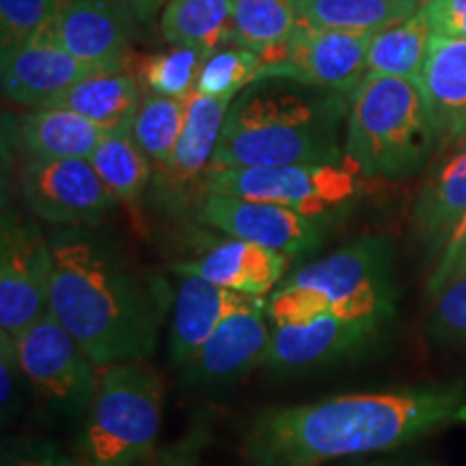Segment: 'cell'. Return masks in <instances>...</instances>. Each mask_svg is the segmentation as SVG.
I'll return each instance as SVG.
<instances>
[{
    "label": "cell",
    "mask_w": 466,
    "mask_h": 466,
    "mask_svg": "<svg viewBox=\"0 0 466 466\" xmlns=\"http://www.w3.org/2000/svg\"><path fill=\"white\" fill-rule=\"evenodd\" d=\"M350 97L289 78H259L227 110L212 171L341 165Z\"/></svg>",
    "instance_id": "cell-3"
},
{
    "label": "cell",
    "mask_w": 466,
    "mask_h": 466,
    "mask_svg": "<svg viewBox=\"0 0 466 466\" xmlns=\"http://www.w3.org/2000/svg\"><path fill=\"white\" fill-rule=\"evenodd\" d=\"M14 339L28 389L46 406L61 415H80L91 406L96 365L50 311Z\"/></svg>",
    "instance_id": "cell-9"
},
{
    "label": "cell",
    "mask_w": 466,
    "mask_h": 466,
    "mask_svg": "<svg viewBox=\"0 0 466 466\" xmlns=\"http://www.w3.org/2000/svg\"><path fill=\"white\" fill-rule=\"evenodd\" d=\"M233 46L261 56L272 55L300 31L302 20L291 0H229Z\"/></svg>",
    "instance_id": "cell-28"
},
{
    "label": "cell",
    "mask_w": 466,
    "mask_h": 466,
    "mask_svg": "<svg viewBox=\"0 0 466 466\" xmlns=\"http://www.w3.org/2000/svg\"><path fill=\"white\" fill-rule=\"evenodd\" d=\"M441 138L419 80L365 76L350 96L343 156L360 177L404 179L421 171Z\"/></svg>",
    "instance_id": "cell-5"
},
{
    "label": "cell",
    "mask_w": 466,
    "mask_h": 466,
    "mask_svg": "<svg viewBox=\"0 0 466 466\" xmlns=\"http://www.w3.org/2000/svg\"><path fill=\"white\" fill-rule=\"evenodd\" d=\"M50 313L96 367L145 360L165 322L167 283L138 270L96 227H52Z\"/></svg>",
    "instance_id": "cell-2"
},
{
    "label": "cell",
    "mask_w": 466,
    "mask_h": 466,
    "mask_svg": "<svg viewBox=\"0 0 466 466\" xmlns=\"http://www.w3.org/2000/svg\"><path fill=\"white\" fill-rule=\"evenodd\" d=\"M253 296L231 291L199 277H184L173 296V319L168 333V359L184 367L231 313Z\"/></svg>",
    "instance_id": "cell-19"
},
{
    "label": "cell",
    "mask_w": 466,
    "mask_h": 466,
    "mask_svg": "<svg viewBox=\"0 0 466 466\" xmlns=\"http://www.w3.org/2000/svg\"><path fill=\"white\" fill-rule=\"evenodd\" d=\"M15 143L26 158L89 160L106 132L66 108H33L15 124Z\"/></svg>",
    "instance_id": "cell-22"
},
{
    "label": "cell",
    "mask_w": 466,
    "mask_h": 466,
    "mask_svg": "<svg viewBox=\"0 0 466 466\" xmlns=\"http://www.w3.org/2000/svg\"><path fill=\"white\" fill-rule=\"evenodd\" d=\"M419 85L441 147L466 137V42L432 35Z\"/></svg>",
    "instance_id": "cell-20"
},
{
    "label": "cell",
    "mask_w": 466,
    "mask_h": 466,
    "mask_svg": "<svg viewBox=\"0 0 466 466\" xmlns=\"http://www.w3.org/2000/svg\"><path fill=\"white\" fill-rule=\"evenodd\" d=\"M387 326L352 322L335 313L300 326L272 329L261 367L270 371H305L359 357L380 339Z\"/></svg>",
    "instance_id": "cell-14"
},
{
    "label": "cell",
    "mask_w": 466,
    "mask_h": 466,
    "mask_svg": "<svg viewBox=\"0 0 466 466\" xmlns=\"http://www.w3.org/2000/svg\"><path fill=\"white\" fill-rule=\"evenodd\" d=\"M428 175L412 206L417 240L428 253H441L445 242L466 214V137Z\"/></svg>",
    "instance_id": "cell-21"
},
{
    "label": "cell",
    "mask_w": 466,
    "mask_h": 466,
    "mask_svg": "<svg viewBox=\"0 0 466 466\" xmlns=\"http://www.w3.org/2000/svg\"><path fill=\"white\" fill-rule=\"evenodd\" d=\"M162 37L171 46H186L209 56L233 37L229 0H168L160 14Z\"/></svg>",
    "instance_id": "cell-24"
},
{
    "label": "cell",
    "mask_w": 466,
    "mask_h": 466,
    "mask_svg": "<svg viewBox=\"0 0 466 466\" xmlns=\"http://www.w3.org/2000/svg\"><path fill=\"white\" fill-rule=\"evenodd\" d=\"M52 248L35 220L5 208L0 225V333L22 335L50 311Z\"/></svg>",
    "instance_id": "cell-10"
},
{
    "label": "cell",
    "mask_w": 466,
    "mask_h": 466,
    "mask_svg": "<svg viewBox=\"0 0 466 466\" xmlns=\"http://www.w3.org/2000/svg\"><path fill=\"white\" fill-rule=\"evenodd\" d=\"M132 20L137 17L127 0H63L48 33L86 66L121 72L130 50Z\"/></svg>",
    "instance_id": "cell-16"
},
{
    "label": "cell",
    "mask_w": 466,
    "mask_h": 466,
    "mask_svg": "<svg viewBox=\"0 0 466 466\" xmlns=\"http://www.w3.org/2000/svg\"><path fill=\"white\" fill-rule=\"evenodd\" d=\"M466 275V214L439 253L432 275L428 279V296L439 299L447 285Z\"/></svg>",
    "instance_id": "cell-34"
},
{
    "label": "cell",
    "mask_w": 466,
    "mask_h": 466,
    "mask_svg": "<svg viewBox=\"0 0 466 466\" xmlns=\"http://www.w3.org/2000/svg\"><path fill=\"white\" fill-rule=\"evenodd\" d=\"M370 466H400V464H384V462H378V464H370Z\"/></svg>",
    "instance_id": "cell-39"
},
{
    "label": "cell",
    "mask_w": 466,
    "mask_h": 466,
    "mask_svg": "<svg viewBox=\"0 0 466 466\" xmlns=\"http://www.w3.org/2000/svg\"><path fill=\"white\" fill-rule=\"evenodd\" d=\"M173 270L182 277L206 279L218 288L247 296H266L281 285L288 258L259 244L229 238L214 244L197 259L182 261Z\"/></svg>",
    "instance_id": "cell-18"
},
{
    "label": "cell",
    "mask_w": 466,
    "mask_h": 466,
    "mask_svg": "<svg viewBox=\"0 0 466 466\" xmlns=\"http://www.w3.org/2000/svg\"><path fill=\"white\" fill-rule=\"evenodd\" d=\"M63 0H0V46L11 50L50 28Z\"/></svg>",
    "instance_id": "cell-32"
},
{
    "label": "cell",
    "mask_w": 466,
    "mask_h": 466,
    "mask_svg": "<svg viewBox=\"0 0 466 466\" xmlns=\"http://www.w3.org/2000/svg\"><path fill=\"white\" fill-rule=\"evenodd\" d=\"M395 307V244L387 236H360L302 266L266 300L272 329L309 324L326 313L389 329Z\"/></svg>",
    "instance_id": "cell-4"
},
{
    "label": "cell",
    "mask_w": 466,
    "mask_h": 466,
    "mask_svg": "<svg viewBox=\"0 0 466 466\" xmlns=\"http://www.w3.org/2000/svg\"><path fill=\"white\" fill-rule=\"evenodd\" d=\"M20 192L28 212L52 227H96L119 206L85 158H26Z\"/></svg>",
    "instance_id": "cell-11"
},
{
    "label": "cell",
    "mask_w": 466,
    "mask_h": 466,
    "mask_svg": "<svg viewBox=\"0 0 466 466\" xmlns=\"http://www.w3.org/2000/svg\"><path fill=\"white\" fill-rule=\"evenodd\" d=\"M360 179L348 162L218 168L209 173L208 195L277 203L329 227L357 206Z\"/></svg>",
    "instance_id": "cell-7"
},
{
    "label": "cell",
    "mask_w": 466,
    "mask_h": 466,
    "mask_svg": "<svg viewBox=\"0 0 466 466\" xmlns=\"http://www.w3.org/2000/svg\"><path fill=\"white\" fill-rule=\"evenodd\" d=\"M186 116H188V100H175L149 93L143 96L141 106L132 121V138L151 165L158 167L165 162L182 137Z\"/></svg>",
    "instance_id": "cell-29"
},
{
    "label": "cell",
    "mask_w": 466,
    "mask_h": 466,
    "mask_svg": "<svg viewBox=\"0 0 466 466\" xmlns=\"http://www.w3.org/2000/svg\"><path fill=\"white\" fill-rule=\"evenodd\" d=\"M371 35L302 25L288 44L264 56L259 78L299 80L350 97L367 74Z\"/></svg>",
    "instance_id": "cell-12"
},
{
    "label": "cell",
    "mask_w": 466,
    "mask_h": 466,
    "mask_svg": "<svg viewBox=\"0 0 466 466\" xmlns=\"http://www.w3.org/2000/svg\"><path fill=\"white\" fill-rule=\"evenodd\" d=\"M264 296H253L231 313L199 352L182 367V378L195 387H220L240 380L264 363L272 329Z\"/></svg>",
    "instance_id": "cell-15"
},
{
    "label": "cell",
    "mask_w": 466,
    "mask_h": 466,
    "mask_svg": "<svg viewBox=\"0 0 466 466\" xmlns=\"http://www.w3.org/2000/svg\"><path fill=\"white\" fill-rule=\"evenodd\" d=\"M261 69L264 56L258 52L242 46H225L206 58L195 93L231 104L259 78Z\"/></svg>",
    "instance_id": "cell-30"
},
{
    "label": "cell",
    "mask_w": 466,
    "mask_h": 466,
    "mask_svg": "<svg viewBox=\"0 0 466 466\" xmlns=\"http://www.w3.org/2000/svg\"><path fill=\"white\" fill-rule=\"evenodd\" d=\"M412 3H421V5H423V3H425V0H412Z\"/></svg>",
    "instance_id": "cell-40"
},
{
    "label": "cell",
    "mask_w": 466,
    "mask_h": 466,
    "mask_svg": "<svg viewBox=\"0 0 466 466\" xmlns=\"http://www.w3.org/2000/svg\"><path fill=\"white\" fill-rule=\"evenodd\" d=\"M96 74L102 72L69 55L48 31L3 50V97L14 106L44 108L69 86Z\"/></svg>",
    "instance_id": "cell-17"
},
{
    "label": "cell",
    "mask_w": 466,
    "mask_h": 466,
    "mask_svg": "<svg viewBox=\"0 0 466 466\" xmlns=\"http://www.w3.org/2000/svg\"><path fill=\"white\" fill-rule=\"evenodd\" d=\"M456 423H466L462 382L346 393L261 412L247 432L244 458L248 466H322L398 450Z\"/></svg>",
    "instance_id": "cell-1"
},
{
    "label": "cell",
    "mask_w": 466,
    "mask_h": 466,
    "mask_svg": "<svg viewBox=\"0 0 466 466\" xmlns=\"http://www.w3.org/2000/svg\"><path fill=\"white\" fill-rule=\"evenodd\" d=\"M165 389L145 360L102 367L85 428L91 466H141L154 451Z\"/></svg>",
    "instance_id": "cell-6"
},
{
    "label": "cell",
    "mask_w": 466,
    "mask_h": 466,
    "mask_svg": "<svg viewBox=\"0 0 466 466\" xmlns=\"http://www.w3.org/2000/svg\"><path fill=\"white\" fill-rule=\"evenodd\" d=\"M430 39H432V28L419 7L417 14L406 20L395 22V25L371 35L365 76L419 80L425 56H428Z\"/></svg>",
    "instance_id": "cell-26"
},
{
    "label": "cell",
    "mask_w": 466,
    "mask_h": 466,
    "mask_svg": "<svg viewBox=\"0 0 466 466\" xmlns=\"http://www.w3.org/2000/svg\"><path fill=\"white\" fill-rule=\"evenodd\" d=\"M28 387L17 360L15 339L7 333H0V404H3V421L7 423L22 408V389Z\"/></svg>",
    "instance_id": "cell-35"
},
{
    "label": "cell",
    "mask_w": 466,
    "mask_h": 466,
    "mask_svg": "<svg viewBox=\"0 0 466 466\" xmlns=\"http://www.w3.org/2000/svg\"><path fill=\"white\" fill-rule=\"evenodd\" d=\"M89 162L116 201L132 209L141 206L154 177V165L132 138V130L108 132Z\"/></svg>",
    "instance_id": "cell-27"
},
{
    "label": "cell",
    "mask_w": 466,
    "mask_h": 466,
    "mask_svg": "<svg viewBox=\"0 0 466 466\" xmlns=\"http://www.w3.org/2000/svg\"><path fill=\"white\" fill-rule=\"evenodd\" d=\"M208 55L201 50L171 46V50L147 56L141 66V80L149 93L175 100H188L197 91L201 67Z\"/></svg>",
    "instance_id": "cell-31"
},
{
    "label": "cell",
    "mask_w": 466,
    "mask_h": 466,
    "mask_svg": "<svg viewBox=\"0 0 466 466\" xmlns=\"http://www.w3.org/2000/svg\"><path fill=\"white\" fill-rule=\"evenodd\" d=\"M199 220L236 240L277 250L285 258H300L322 247L326 225L302 217L277 203L208 195Z\"/></svg>",
    "instance_id": "cell-13"
},
{
    "label": "cell",
    "mask_w": 466,
    "mask_h": 466,
    "mask_svg": "<svg viewBox=\"0 0 466 466\" xmlns=\"http://www.w3.org/2000/svg\"><path fill=\"white\" fill-rule=\"evenodd\" d=\"M231 104L192 93L188 116L171 156L154 167L147 203L167 218L199 217L217 156L220 130Z\"/></svg>",
    "instance_id": "cell-8"
},
{
    "label": "cell",
    "mask_w": 466,
    "mask_h": 466,
    "mask_svg": "<svg viewBox=\"0 0 466 466\" xmlns=\"http://www.w3.org/2000/svg\"><path fill=\"white\" fill-rule=\"evenodd\" d=\"M141 100L138 78L127 72H102L69 86L44 108L72 110L108 134L132 130Z\"/></svg>",
    "instance_id": "cell-23"
},
{
    "label": "cell",
    "mask_w": 466,
    "mask_h": 466,
    "mask_svg": "<svg viewBox=\"0 0 466 466\" xmlns=\"http://www.w3.org/2000/svg\"><path fill=\"white\" fill-rule=\"evenodd\" d=\"M3 466H78L50 442H25L5 451Z\"/></svg>",
    "instance_id": "cell-37"
},
{
    "label": "cell",
    "mask_w": 466,
    "mask_h": 466,
    "mask_svg": "<svg viewBox=\"0 0 466 466\" xmlns=\"http://www.w3.org/2000/svg\"><path fill=\"white\" fill-rule=\"evenodd\" d=\"M421 11L436 37L466 42V0H425Z\"/></svg>",
    "instance_id": "cell-36"
},
{
    "label": "cell",
    "mask_w": 466,
    "mask_h": 466,
    "mask_svg": "<svg viewBox=\"0 0 466 466\" xmlns=\"http://www.w3.org/2000/svg\"><path fill=\"white\" fill-rule=\"evenodd\" d=\"M167 3L168 0H127L134 17H137V22H141V25H147V22L154 20V17L167 7Z\"/></svg>",
    "instance_id": "cell-38"
},
{
    "label": "cell",
    "mask_w": 466,
    "mask_h": 466,
    "mask_svg": "<svg viewBox=\"0 0 466 466\" xmlns=\"http://www.w3.org/2000/svg\"><path fill=\"white\" fill-rule=\"evenodd\" d=\"M302 25L346 33H378L417 14L412 0H291Z\"/></svg>",
    "instance_id": "cell-25"
},
{
    "label": "cell",
    "mask_w": 466,
    "mask_h": 466,
    "mask_svg": "<svg viewBox=\"0 0 466 466\" xmlns=\"http://www.w3.org/2000/svg\"><path fill=\"white\" fill-rule=\"evenodd\" d=\"M434 300L428 335L445 346H466V275L447 285Z\"/></svg>",
    "instance_id": "cell-33"
}]
</instances>
